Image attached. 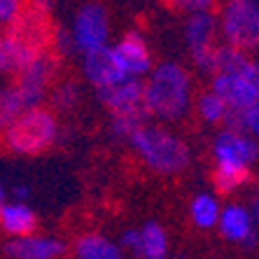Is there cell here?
Returning <instances> with one entry per match:
<instances>
[{"mask_svg":"<svg viewBox=\"0 0 259 259\" xmlns=\"http://www.w3.org/2000/svg\"><path fill=\"white\" fill-rule=\"evenodd\" d=\"M243 133H247L259 145V103L243 112Z\"/></svg>","mask_w":259,"mask_h":259,"instance_id":"4316f807","label":"cell"},{"mask_svg":"<svg viewBox=\"0 0 259 259\" xmlns=\"http://www.w3.org/2000/svg\"><path fill=\"white\" fill-rule=\"evenodd\" d=\"M247 180H250V168H238V166L217 163L215 173H212V182H215V189L220 194L236 192V189H241Z\"/></svg>","mask_w":259,"mask_h":259,"instance_id":"7402d4cb","label":"cell"},{"mask_svg":"<svg viewBox=\"0 0 259 259\" xmlns=\"http://www.w3.org/2000/svg\"><path fill=\"white\" fill-rule=\"evenodd\" d=\"M24 63H26V59L21 56V52L7 37H0V82L5 77H14V72L19 70V66H24Z\"/></svg>","mask_w":259,"mask_h":259,"instance_id":"d4e9b609","label":"cell"},{"mask_svg":"<svg viewBox=\"0 0 259 259\" xmlns=\"http://www.w3.org/2000/svg\"><path fill=\"white\" fill-rule=\"evenodd\" d=\"M101 101L115 112H128V110H140L143 108V82L140 79L124 77L115 84L98 89Z\"/></svg>","mask_w":259,"mask_h":259,"instance_id":"5bb4252c","label":"cell"},{"mask_svg":"<svg viewBox=\"0 0 259 259\" xmlns=\"http://www.w3.org/2000/svg\"><path fill=\"white\" fill-rule=\"evenodd\" d=\"M110 54L124 77L140 79L152 70V54L138 33H126L115 47H110Z\"/></svg>","mask_w":259,"mask_h":259,"instance_id":"30bf717a","label":"cell"},{"mask_svg":"<svg viewBox=\"0 0 259 259\" xmlns=\"http://www.w3.org/2000/svg\"><path fill=\"white\" fill-rule=\"evenodd\" d=\"M170 3H178V0H170Z\"/></svg>","mask_w":259,"mask_h":259,"instance_id":"e575fe53","label":"cell"},{"mask_svg":"<svg viewBox=\"0 0 259 259\" xmlns=\"http://www.w3.org/2000/svg\"><path fill=\"white\" fill-rule=\"evenodd\" d=\"M84 77L89 79L96 89H105V87L124 79V75H121L119 68L115 66L112 54H110V47H103V49L84 54Z\"/></svg>","mask_w":259,"mask_h":259,"instance_id":"9a60e30c","label":"cell"},{"mask_svg":"<svg viewBox=\"0 0 259 259\" xmlns=\"http://www.w3.org/2000/svg\"><path fill=\"white\" fill-rule=\"evenodd\" d=\"M147 124V112L145 108L140 110H128V112H115L112 115V131L121 138H131L133 133L138 131L140 126Z\"/></svg>","mask_w":259,"mask_h":259,"instance_id":"cb8c5ba5","label":"cell"},{"mask_svg":"<svg viewBox=\"0 0 259 259\" xmlns=\"http://www.w3.org/2000/svg\"><path fill=\"white\" fill-rule=\"evenodd\" d=\"M26 0H0V26H10L24 12Z\"/></svg>","mask_w":259,"mask_h":259,"instance_id":"484cf974","label":"cell"},{"mask_svg":"<svg viewBox=\"0 0 259 259\" xmlns=\"http://www.w3.org/2000/svg\"><path fill=\"white\" fill-rule=\"evenodd\" d=\"M5 203H7V192H5V187L0 185V208H3Z\"/></svg>","mask_w":259,"mask_h":259,"instance_id":"836d02e7","label":"cell"},{"mask_svg":"<svg viewBox=\"0 0 259 259\" xmlns=\"http://www.w3.org/2000/svg\"><path fill=\"white\" fill-rule=\"evenodd\" d=\"M110 35V19L105 7L98 3H89L77 12L75 24H72V45L82 52H96V49L108 47Z\"/></svg>","mask_w":259,"mask_h":259,"instance_id":"52a82bcc","label":"cell"},{"mask_svg":"<svg viewBox=\"0 0 259 259\" xmlns=\"http://www.w3.org/2000/svg\"><path fill=\"white\" fill-rule=\"evenodd\" d=\"M0 229L12 238H24L37 229V217L26 203H5L0 208Z\"/></svg>","mask_w":259,"mask_h":259,"instance_id":"2e32d148","label":"cell"},{"mask_svg":"<svg viewBox=\"0 0 259 259\" xmlns=\"http://www.w3.org/2000/svg\"><path fill=\"white\" fill-rule=\"evenodd\" d=\"M250 66V56L229 45H215L212 49V75L215 72H243Z\"/></svg>","mask_w":259,"mask_h":259,"instance_id":"ffe728a7","label":"cell"},{"mask_svg":"<svg viewBox=\"0 0 259 259\" xmlns=\"http://www.w3.org/2000/svg\"><path fill=\"white\" fill-rule=\"evenodd\" d=\"M131 145L136 154L143 159L147 168L161 175L180 173L189 163V147L187 143L170 133L168 128L157 126V124H145L133 133Z\"/></svg>","mask_w":259,"mask_h":259,"instance_id":"7a4b0ae2","label":"cell"},{"mask_svg":"<svg viewBox=\"0 0 259 259\" xmlns=\"http://www.w3.org/2000/svg\"><path fill=\"white\" fill-rule=\"evenodd\" d=\"M0 37H3V35H0Z\"/></svg>","mask_w":259,"mask_h":259,"instance_id":"74e56055","label":"cell"},{"mask_svg":"<svg viewBox=\"0 0 259 259\" xmlns=\"http://www.w3.org/2000/svg\"><path fill=\"white\" fill-rule=\"evenodd\" d=\"M138 241H140L138 229H128V231H124V236H121V245L126 247V250H131L133 254L138 252Z\"/></svg>","mask_w":259,"mask_h":259,"instance_id":"f546056e","label":"cell"},{"mask_svg":"<svg viewBox=\"0 0 259 259\" xmlns=\"http://www.w3.org/2000/svg\"><path fill=\"white\" fill-rule=\"evenodd\" d=\"M5 252L12 259H59L66 252L63 241L54 236H24V238H12L5 245Z\"/></svg>","mask_w":259,"mask_h":259,"instance_id":"7c38bea8","label":"cell"},{"mask_svg":"<svg viewBox=\"0 0 259 259\" xmlns=\"http://www.w3.org/2000/svg\"><path fill=\"white\" fill-rule=\"evenodd\" d=\"M26 110V103L12 82H0V128H5Z\"/></svg>","mask_w":259,"mask_h":259,"instance_id":"44dd1931","label":"cell"},{"mask_svg":"<svg viewBox=\"0 0 259 259\" xmlns=\"http://www.w3.org/2000/svg\"><path fill=\"white\" fill-rule=\"evenodd\" d=\"M210 91L222 98L229 110H250L259 103L257 89L243 72H215Z\"/></svg>","mask_w":259,"mask_h":259,"instance_id":"8fae6325","label":"cell"},{"mask_svg":"<svg viewBox=\"0 0 259 259\" xmlns=\"http://www.w3.org/2000/svg\"><path fill=\"white\" fill-rule=\"evenodd\" d=\"M217 227L222 236L231 243H252L254 241V217L250 215L247 205L229 203L222 208Z\"/></svg>","mask_w":259,"mask_h":259,"instance_id":"4fadbf2b","label":"cell"},{"mask_svg":"<svg viewBox=\"0 0 259 259\" xmlns=\"http://www.w3.org/2000/svg\"><path fill=\"white\" fill-rule=\"evenodd\" d=\"M212 154H215V163L238 166V168H252L254 163L259 161V145L247 133L224 128L215 138Z\"/></svg>","mask_w":259,"mask_h":259,"instance_id":"9c48e42d","label":"cell"},{"mask_svg":"<svg viewBox=\"0 0 259 259\" xmlns=\"http://www.w3.org/2000/svg\"><path fill=\"white\" fill-rule=\"evenodd\" d=\"M192 77L185 66L166 61L147 72L143 82V108L147 117L180 121L192 110Z\"/></svg>","mask_w":259,"mask_h":259,"instance_id":"6da1fadb","label":"cell"},{"mask_svg":"<svg viewBox=\"0 0 259 259\" xmlns=\"http://www.w3.org/2000/svg\"><path fill=\"white\" fill-rule=\"evenodd\" d=\"M175 5L185 10L187 14H194V12H210L215 0H178Z\"/></svg>","mask_w":259,"mask_h":259,"instance_id":"83f0119b","label":"cell"},{"mask_svg":"<svg viewBox=\"0 0 259 259\" xmlns=\"http://www.w3.org/2000/svg\"><path fill=\"white\" fill-rule=\"evenodd\" d=\"M119 259H126V257H119Z\"/></svg>","mask_w":259,"mask_h":259,"instance_id":"d590c367","label":"cell"},{"mask_svg":"<svg viewBox=\"0 0 259 259\" xmlns=\"http://www.w3.org/2000/svg\"><path fill=\"white\" fill-rule=\"evenodd\" d=\"M56 68H59V61H56V56L52 52L37 54L26 61L24 66H19V70L14 72L12 84L19 89L26 108H35L47 96L49 87L54 82Z\"/></svg>","mask_w":259,"mask_h":259,"instance_id":"8992f818","label":"cell"},{"mask_svg":"<svg viewBox=\"0 0 259 259\" xmlns=\"http://www.w3.org/2000/svg\"><path fill=\"white\" fill-rule=\"evenodd\" d=\"M196 112L205 124H224L227 115H229V108L222 98L212 94V91H203L199 98H196Z\"/></svg>","mask_w":259,"mask_h":259,"instance_id":"603a6c76","label":"cell"},{"mask_svg":"<svg viewBox=\"0 0 259 259\" xmlns=\"http://www.w3.org/2000/svg\"><path fill=\"white\" fill-rule=\"evenodd\" d=\"M59 136V121L49 108H26L14 121L0 131V143L14 154H40L54 145Z\"/></svg>","mask_w":259,"mask_h":259,"instance_id":"3957f363","label":"cell"},{"mask_svg":"<svg viewBox=\"0 0 259 259\" xmlns=\"http://www.w3.org/2000/svg\"><path fill=\"white\" fill-rule=\"evenodd\" d=\"M26 5L33 7V10H40V12H49L52 0H26Z\"/></svg>","mask_w":259,"mask_h":259,"instance_id":"1f68e13d","label":"cell"},{"mask_svg":"<svg viewBox=\"0 0 259 259\" xmlns=\"http://www.w3.org/2000/svg\"><path fill=\"white\" fill-rule=\"evenodd\" d=\"M140 231L138 257L140 259H166L168 257V236L159 222H147Z\"/></svg>","mask_w":259,"mask_h":259,"instance_id":"ac0fdd59","label":"cell"},{"mask_svg":"<svg viewBox=\"0 0 259 259\" xmlns=\"http://www.w3.org/2000/svg\"><path fill=\"white\" fill-rule=\"evenodd\" d=\"M0 131H3V128H0Z\"/></svg>","mask_w":259,"mask_h":259,"instance_id":"8d00e7d4","label":"cell"},{"mask_svg":"<svg viewBox=\"0 0 259 259\" xmlns=\"http://www.w3.org/2000/svg\"><path fill=\"white\" fill-rule=\"evenodd\" d=\"M12 194H14V201H19V203H24L26 199H28V187H24V185H17V187L12 189Z\"/></svg>","mask_w":259,"mask_h":259,"instance_id":"d6a6232c","label":"cell"},{"mask_svg":"<svg viewBox=\"0 0 259 259\" xmlns=\"http://www.w3.org/2000/svg\"><path fill=\"white\" fill-rule=\"evenodd\" d=\"M220 212H222V205H220V201H217L212 194H199V196H194V201L189 203L192 222L196 224L199 229H212V227H217Z\"/></svg>","mask_w":259,"mask_h":259,"instance_id":"d6986e66","label":"cell"},{"mask_svg":"<svg viewBox=\"0 0 259 259\" xmlns=\"http://www.w3.org/2000/svg\"><path fill=\"white\" fill-rule=\"evenodd\" d=\"M77 259H119L121 247L103 234H84L75 241Z\"/></svg>","mask_w":259,"mask_h":259,"instance_id":"e0dca14e","label":"cell"},{"mask_svg":"<svg viewBox=\"0 0 259 259\" xmlns=\"http://www.w3.org/2000/svg\"><path fill=\"white\" fill-rule=\"evenodd\" d=\"M217 35V17L212 12H194L185 21V40L194 63L205 72H212V49Z\"/></svg>","mask_w":259,"mask_h":259,"instance_id":"ba28073f","label":"cell"},{"mask_svg":"<svg viewBox=\"0 0 259 259\" xmlns=\"http://www.w3.org/2000/svg\"><path fill=\"white\" fill-rule=\"evenodd\" d=\"M217 30L229 47L241 52L259 49V0H224L217 17Z\"/></svg>","mask_w":259,"mask_h":259,"instance_id":"277c9868","label":"cell"},{"mask_svg":"<svg viewBox=\"0 0 259 259\" xmlns=\"http://www.w3.org/2000/svg\"><path fill=\"white\" fill-rule=\"evenodd\" d=\"M54 101H56V105H63V108L72 105V103H75V87H72V84H61V87H56Z\"/></svg>","mask_w":259,"mask_h":259,"instance_id":"f1b7e54d","label":"cell"},{"mask_svg":"<svg viewBox=\"0 0 259 259\" xmlns=\"http://www.w3.org/2000/svg\"><path fill=\"white\" fill-rule=\"evenodd\" d=\"M243 75H247V77H250V82H252L254 89H257V98H259V63L250 61V66L243 70Z\"/></svg>","mask_w":259,"mask_h":259,"instance_id":"4dcf8cb0","label":"cell"},{"mask_svg":"<svg viewBox=\"0 0 259 259\" xmlns=\"http://www.w3.org/2000/svg\"><path fill=\"white\" fill-rule=\"evenodd\" d=\"M3 37H7L26 61L37 54H45L54 42V28L49 21V12H40L26 5L24 12L7 26V33Z\"/></svg>","mask_w":259,"mask_h":259,"instance_id":"5b68a950","label":"cell"}]
</instances>
